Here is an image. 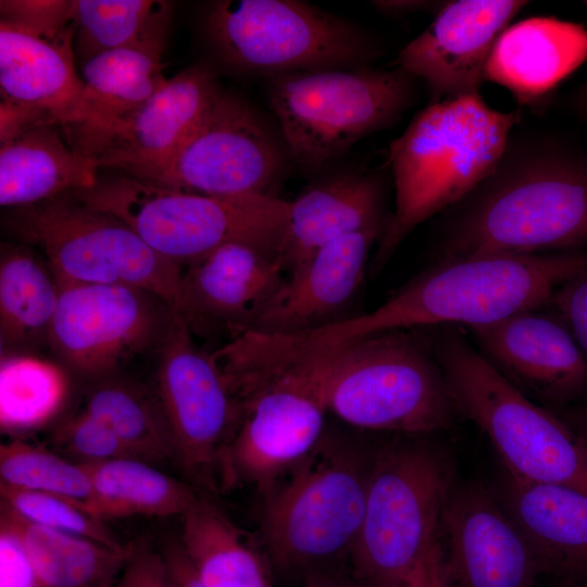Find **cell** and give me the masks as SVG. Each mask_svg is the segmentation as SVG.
I'll list each match as a JSON object with an SVG mask.
<instances>
[{"instance_id": "cell-42", "label": "cell", "mask_w": 587, "mask_h": 587, "mask_svg": "<svg viewBox=\"0 0 587 587\" xmlns=\"http://www.w3.org/2000/svg\"><path fill=\"white\" fill-rule=\"evenodd\" d=\"M157 552L141 545L128 553L129 559L121 587H151V570Z\"/></svg>"}, {"instance_id": "cell-30", "label": "cell", "mask_w": 587, "mask_h": 587, "mask_svg": "<svg viewBox=\"0 0 587 587\" xmlns=\"http://www.w3.org/2000/svg\"><path fill=\"white\" fill-rule=\"evenodd\" d=\"M93 488L91 514L99 520L130 515H184L199 499L188 485L136 458L82 463Z\"/></svg>"}, {"instance_id": "cell-3", "label": "cell", "mask_w": 587, "mask_h": 587, "mask_svg": "<svg viewBox=\"0 0 587 587\" xmlns=\"http://www.w3.org/2000/svg\"><path fill=\"white\" fill-rule=\"evenodd\" d=\"M520 110L501 112L479 93L428 103L388 149L395 208L370 264L378 273L422 223L488 178L503 157Z\"/></svg>"}, {"instance_id": "cell-18", "label": "cell", "mask_w": 587, "mask_h": 587, "mask_svg": "<svg viewBox=\"0 0 587 587\" xmlns=\"http://www.w3.org/2000/svg\"><path fill=\"white\" fill-rule=\"evenodd\" d=\"M527 4L446 1L433 22L401 49L396 63L424 83L429 103L479 93L496 41Z\"/></svg>"}, {"instance_id": "cell-34", "label": "cell", "mask_w": 587, "mask_h": 587, "mask_svg": "<svg viewBox=\"0 0 587 587\" xmlns=\"http://www.w3.org/2000/svg\"><path fill=\"white\" fill-rule=\"evenodd\" d=\"M85 411L102 420L133 458L147 462L174 459L170 429L157 397L123 380L100 384Z\"/></svg>"}, {"instance_id": "cell-36", "label": "cell", "mask_w": 587, "mask_h": 587, "mask_svg": "<svg viewBox=\"0 0 587 587\" xmlns=\"http://www.w3.org/2000/svg\"><path fill=\"white\" fill-rule=\"evenodd\" d=\"M2 504L24 520L121 549L101 520L60 496L0 485Z\"/></svg>"}, {"instance_id": "cell-27", "label": "cell", "mask_w": 587, "mask_h": 587, "mask_svg": "<svg viewBox=\"0 0 587 587\" xmlns=\"http://www.w3.org/2000/svg\"><path fill=\"white\" fill-rule=\"evenodd\" d=\"M25 243H1L0 344L2 355L27 354L48 344L61 288L47 261Z\"/></svg>"}, {"instance_id": "cell-31", "label": "cell", "mask_w": 587, "mask_h": 587, "mask_svg": "<svg viewBox=\"0 0 587 587\" xmlns=\"http://www.w3.org/2000/svg\"><path fill=\"white\" fill-rule=\"evenodd\" d=\"M0 523L17 535L45 587H89L121 563L122 549L33 524L3 504Z\"/></svg>"}, {"instance_id": "cell-1", "label": "cell", "mask_w": 587, "mask_h": 587, "mask_svg": "<svg viewBox=\"0 0 587 587\" xmlns=\"http://www.w3.org/2000/svg\"><path fill=\"white\" fill-rule=\"evenodd\" d=\"M586 248L587 162L510 139L495 172L452 207L435 262Z\"/></svg>"}, {"instance_id": "cell-22", "label": "cell", "mask_w": 587, "mask_h": 587, "mask_svg": "<svg viewBox=\"0 0 587 587\" xmlns=\"http://www.w3.org/2000/svg\"><path fill=\"white\" fill-rule=\"evenodd\" d=\"M74 37V23L57 36H39L0 22L1 103L35 124H78L85 85L75 70Z\"/></svg>"}, {"instance_id": "cell-29", "label": "cell", "mask_w": 587, "mask_h": 587, "mask_svg": "<svg viewBox=\"0 0 587 587\" xmlns=\"http://www.w3.org/2000/svg\"><path fill=\"white\" fill-rule=\"evenodd\" d=\"M182 519L179 541L203 587H271L263 559L213 502L200 496Z\"/></svg>"}, {"instance_id": "cell-45", "label": "cell", "mask_w": 587, "mask_h": 587, "mask_svg": "<svg viewBox=\"0 0 587 587\" xmlns=\"http://www.w3.org/2000/svg\"><path fill=\"white\" fill-rule=\"evenodd\" d=\"M557 413L587 446V401L560 409Z\"/></svg>"}, {"instance_id": "cell-32", "label": "cell", "mask_w": 587, "mask_h": 587, "mask_svg": "<svg viewBox=\"0 0 587 587\" xmlns=\"http://www.w3.org/2000/svg\"><path fill=\"white\" fill-rule=\"evenodd\" d=\"M171 5L159 0H75L74 51L79 65L110 50L166 41Z\"/></svg>"}, {"instance_id": "cell-50", "label": "cell", "mask_w": 587, "mask_h": 587, "mask_svg": "<svg viewBox=\"0 0 587 587\" xmlns=\"http://www.w3.org/2000/svg\"><path fill=\"white\" fill-rule=\"evenodd\" d=\"M584 3H585V5L587 7V1H585Z\"/></svg>"}, {"instance_id": "cell-5", "label": "cell", "mask_w": 587, "mask_h": 587, "mask_svg": "<svg viewBox=\"0 0 587 587\" xmlns=\"http://www.w3.org/2000/svg\"><path fill=\"white\" fill-rule=\"evenodd\" d=\"M72 195L126 222L180 267L229 243L277 259L289 218V202L279 197L185 192L111 171Z\"/></svg>"}, {"instance_id": "cell-26", "label": "cell", "mask_w": 587, "mask_h": 587, "mask_svg": "<svg viewBox=\"0 0 587 587\" xmlns=\"http://www.w3.org/2000/svg\"><path fill=\"white\" fill-rule=\"evenodd\" d=\"M98 176L61 125H34L0 141V204L5 209L88 190Z\"/></svg>"}, {"instance_id": "cell-10", "label": "cell", "mask_w": 587, "mask_h": 587, "mask_svg": "<svg viewBox=\"0 0 587 587\" xmlns=\"http://www.w3.org/2000/svg\"><path fill=\"white\" fill-rule=\"evenodd\" d=\"M2 224L39 250L60 288L126 286L149 291L174 311L182 267L157 253L123 220L72 193L7 209Z\"/></svg>"}, {"instance_id": "cell-37", "label": "cell", "mask_w": 587, "mask_h": 587, "mask_svg": "<svg viewBox=\"0 0 587 587\" xmlns=\"http://www.w3.org/2000/svg\"><path fill=\"white\" fill-rule=\"evenodd\" d=\"M60 435L66 449L82 460L79 463L133 458L111 427L85 410L70 420Z\"/></svg>"}, {"instance_id": "cell-24", "label": "cell", "mask_w": 587, "mask_h": 587, "mask_svg": "<svg viewBox=\"0 0 587 587\" xmlns=\"http://www.w3.org/2000/svg\"><path fill=\"white\" fill-rule=\"evenodd\" d=\"M504 509L527 541L541 579L587 587V495L505 475Z\"/></svg>"}, {"instance_id": "cell-25", "label": "cell", "mask_w": 587, "mask_h": 587, "mask_svg": "<svg viewBox=\"0 0 587 587\" xmlns=\"http://www.w3.org/2000/svg\"><path fill=\"white\" fill-rule=\"evenodd\" d=\"M587 60V28L553 16L510 24L496 41L485 82L508 89L522 105L537 108Z\"/></svg>"}, {"instance_id": "cell-8", "label": "cell", "mask_w": 587, "mask_h": 587, "mask_svg": "<svg viewBox=\"0 0 587 587\" xmlns=\"http://www.w3.org/2000/svg\"><path fill=\"white\" fill-rule=\"evenodd\" d=\"M207 42L226 70L264 77L372 66L384 54L360 25L297 0H220L202 18Z\"/></svg>"}, {"instance_id": "cell-17", "label": "cell", "mask_w": 587, "mask_h": 587, "mask_svg": "<svg viewBox=\"0 0 587 587\" xmlns=\"http://www.w3.org/2000/svg\"><path fill=\"white\" fill-rule=\"evenodd\" d=\"M451 587H539L537 561L500 499L477 483L455 484L440 526Z\"/></svg>"}, {"instance_id": "cell-19", "label": "cell", "mask_w": 587, "mask_h": 587, "mask_svg": "<svg viewBox=\"0 0 587 587\" xmlns=\"http://www.w3.org/2000/svg\"><path fill=\"white\" fill-rule=\"evenodd\" d=\"M541 309L470 329L480 354L508 382L560 410L587 398V355L563 323Z\"/></svg>"}, {"instance_id": "cell-2", "label": "cell", "mask_w": 587, "mask_h": 587, "mask_svg": "<svg viewBox=\"0 0 587 587\" xmlns=\"http://www.w3.org/2000/svg\"><path fill=\"white\" fill-rule=\"evenodd\" d=\"M586 267L587 250L435 262L376 309L312 330L304 344L311 352L326 354L390 330L492 324L542 308L557 287Z\"/></svg>"}, {"instance_id": "cell-47", "label": "cell", "mask_w": 587, "mask_h": 587, "mask_svg": "<svg viewBox=\"0 0 587 587\" xmlns=\"http://www.w3.org/2000/svg\"><path fill=\"white\" fill-rule=\"evenodd\" d=\"M297 587H348L345 583L336 577L323 573L310 574Z\"/></svg>"}, {"instance_id": "cell-20", "label": "cell", "mask_w": 587, "mask_h": 587, "mask_svg": "<svg viewBox=\"0 0 587 587\" xmlns=\"http://www.w3.org/2000/svg\"><path fill=\"white\" fill-rule=\"evenodd\" d=\"M385 229L372 228L339 238L290 270L259 309L249 330L295 335L320 329L354 315L371 254Z\"/></svg>"}, {"instance_id": "cell-33", "label": "cell", "mask_w": 587, "mask_h": 587, "mask_svg": "<svg viewBox=\"0 0 587 587\" xmlns=\"http://www.w3.org/2000/svg\"><path fill=\"white\" fill-rule=\"evenodd\" d=\"M70 382L60 365L27 354L2 355L0 364V426L2 432L33 430L62 409Z\"/></svg>"}, {"instance_id": "cell-38", "label": "cell", "mask_w": 587, "mask_h": 587, "mask_svg": "<svg viewBox=\"0 0 587 587\" xmlns=\"http://www.w3.org/2000/svg\"><path fill=\"white\" fill-rule=\"evenodd\" d=\"M74 1L2 0L0 22L39 36H57L72 23Z\"/></svg>"}, {"instance_id": "cell-9", "label": "cell", "mask_w": 587, "mask_h": 587, "mask_svg": "<svg viewBox=\"0 0 587 587\" xmlns=\"http://www.w3.org/2000/svg\"><path fill=\"white\" fill-rule=\"evenodd\" d=\"M453 485L451 459L433 444L399 441L377 453L350 553L361 587H396L413 570L440 535Z\"/></svg>"}, {"instance_id": "cell-12", "label": "cell", "mask_w": 587, "mask_h": 587, "mask_svg": "<svg viewBox=\"0 0 587 587\" xmlns=\"http://www.w3.org/2000/svg\"><path fill=\"white\" fill-rule=\"evenodd\" d=\"M291 167L273 115L240 95L221 89L167 159L132 177L192 193L278 197Z\"/></svg>"}, {"instance_id": "cell-7", "label": "cell", "mask_w": 587, "mask_h": 587, "mask_svg": "<svg viewBox=\"0 0 587 587\" xmlns=\"http://www.w3.org/2000/svg\"><path fill=\"white\" fill-rule=\"evenodd\" d=\"M417 82L399 66H365L280 74L265 79V91L292 166L315 175L396 125L415 103Z\"/></svg>"}, {"instance_id": "cell-43", "label": "cell", "mask_w": 587, "mask_h": 587, "mask_svg": "<svg viewBox=\"0 0 587 587\" xmlns=\"http://www.w3.org/2000/svg\"><path fill=\"white\" fill-rule=\"evenodd\" d=\"M163 555L175 587H203L198 579L180 541L167 544Z\"/></svg>"}, {"instance_id": "cell-48", "label": "cell", "mask_w": 587, "mask_h": 587, "mask_svg": "<svg viewBox=\"0 0 587 587\" xmlns=\"http://www.w3.org/2000/svg\"><path fill=\"white\" fill-rule=\"evenodd\" d=\"M575 99L578 109L587 115V80L577 90Z\"/></svg>"}, {"instance_id": "cell-40", "label": "cell", "mask_w": 587, "mask_h": 587, "mask_svg": "<svg viewBox=\"0 0 587 587\" xmlns=\"http://www.w3.org/2000/svg\"><path fill=\"white\" fill-rule=\"evenodd\" d=\"M0 587H45L17 535L0 523Z\"/></svg>"}, {"instance_id": "cell-4", "label": "cell", "mask_w": 587, "mask_h": 587, "mask_svg": "<svg viewBox=\"0 0 587 587\" xmlns=\"http://www.w3.org/2000/svg\"><path fill=\"white\" fill-rule=\"evenodd\" d=\"M419 330L377 334L297 363L311 366L327 411L347 424L414 436L448 429L458 413Z\"/></svg>"}, {"instance_id": "cell-11", "label": "cell", "mask_w": 587, "mask_h": 587, "mask_svg": "<svg viewBox=\"0 0 587 587\" xmlns=\"http://www.w3.org/2000/svg\"><path fill=\"white\" fill-rule=\"evenodd\" d=\"M369 469L320 444L264 495L261 532L276 567L315 570L350 555L363 521Z\"/></svg>"}, {"instance_id": "cell-14", "label": "cell", "mask_w": 587, "mask_h": 587, "mask_svg": "<svg viewBox=\"0 0 587 587\" xmlns=\"http://www.w3.org/2000/svg\"><path fill=\"white\" fill-rule=\"evenodd\" d=\"M157 399L166 420L174 459L186 474L211 490L224 488L227 448L240 405L212 353L173 312L157 348Z\"/></svg>"}, {"instance_id": "cell-41", "label": "cell", "mask_w": 587, "mask_h": 587, "mask_svg": "<svg viewBox=\"0 0 587 587\" xmlns=\"http://www.w3.org/2000/svg\"><path fill=\"white\" fill-rule=\"evenodd\" d=\"M396 587H451L440 535Z\"/></svg>"}, {"instance_id": "cell-44", "label": "cell", "mask_w": 587, "mask_h": 587, "mask_svg": "<svg viewBox=\"0 0 587 587\" xmlns=\"http://www.w3.org/2000/svg\"><path fill=\"white\" fill-rule=\"evenodd\" d=\"M446 1H424V0H377L371 4L378 12L390 16H402L411 13L437 11L445 4Z\"/></svg>"}, {"instance_id": "cell-28", "label": "cell", "mask_w": 587, "mask_h": 587, "mask_svg": "<svg viewBox=\"0 0 587 587\" xmlns=\"http://www.w3.org/2000/svg\"><path fill=\"white\" fill-rule=\"evenodd\" d=\"M165 43L158 40L130 45L102 52L82 64L83 117L67 127L111 122L155 93L167 80L163 74Z\"/></svg>"}, {"instance_id": "cell-15", "label": "cell", "mask_w": 587, "mask_h": 587, "mask_svg": "<svg viewBox=\"0 0 587 587\" xmlns=\"http://www.w3.org/2000/svg\"><path fill=\"white\" fill-rule=\"evenodd\" d=\"M173 312L161 298L139 288L62 287L48 346L80 376L107 378L157 350Z\"/></svg>"}, {"instance_id": "cell-13", "label": "cell", "mask_w": 587, "mask_h": 587, "mask_svg": "<svg viewBox=\"0 0 587 587\" xmlns=\"http://www.w3.org/2000/svg\"><path fill=\"white\" fill-rule=\"evenodd\" d=\"M240 420L227 448L224 488L239 483L267 494L321 444L325 405L303 363L240 378L229 386Z\"/></svg>"}, {"instance_id": "cell-23", "label": "cell", "mask_w": 587, "mask_h": 587, "mask_svg": "<svg viewBox=\"0 0 587 587\" xmlns=\"http://www.w3.org/2000/svg\"><path fill=\"white\" fill-rule=\"evenodd\" d=\"M386 201V184L378 172L342 167L315 174L289 202L288 224L277 255L284 272L339 238L372 228L386 230L391 215Z\"/></svg>"}, {"instance_id": "cell-21", "label": "cell", "mask_w": 587, "mask_h": 587, "mask_svg": "<svg viewBox=\"0 0 587 587\" xmlns=\"http://www.w3.org/2000/svg\"><path fill=\"white\" fill-rule=\"evenodd\" d=\"M284 274L276 258L253 247L223 246L187 265L174 312L195 338L227 342L250 329Z\"/></svg>"}, {"instance_id": "cell-35", "label": "cell", "mask_w": 587, "mask_h": 587, "mask_svg": "<svg viewBox=\"0 0 587 587\" xmlns=\"http://www.w3.org/2000/svg\"><path fill=\"white\" fill-rule=\"evenodd\" d=\"M0 476L2 484L63 497L91 514L93 488L79 462L72 463L40 447L13 440L0 447Z\"/></svg>"}, {"instance_id": "cell-16", "label": "cell", "mask_w": 587, "mask_h": 587, "mask_svg": "<svg viewBox=\"0 0 587 587\" xmlns=\"http://www.w3.org/2000/svg\"><path fill=\"white\" fill-rule=\"evenodd\" d=\"M212 66L195 64L143 103L111 122L63 128L68 142L100 170L135 176L167 159L221 90Z\"/></svg>"}, {"instance_id": "cell-39", "label": "cell", "mask_w": 587, "mask_h": 587, "mask_svg": "<svg viewBox=\"0 0 587 587\" xmlns=\"http://www.w3.org/2000/svg\"><path fill=\"white\" fill-rule=\"evenodd\" d=\"M587 355V267L563 282L546 304Z\"/></svg>"}, {"instance_id": "cell-6", "label": "cell", "mask_w": 587, "mask_h": 587, "mask_svg": "<svg viewBox=\"0 0 587 587\" xmlns=\"http://www.w3.org/2000/svg\"><path fill=\"white\" fill-rule=\"evenodd\" d=\"M432 345L458 415L483 432L508 475L587 495V446L557 412L521 392L459 333Z\"/></svg>"}, {"instance_id": "cell-46", "label": "cell", "mask_w": 587, "mask_h": 587, "mask_svg": "<svg viewBox=\"0 0 587 587\" xmlns=\"http://www.w3.org/2000/svg\"><path fill=\"white\" fill-rule=\"evenodd\" d=\"M151 587H175L163 554L155 553L151 570Z\"/></svg>"}, {"instance_id": "cell-49", "label": "cell", "mask_w": 587, "mask_h": 587, "mask_svg": "<svg viewBox=\"0 0 587 587\" xmlns=\"http://www.w3.org/2000/svg\"><path fill=\"white\" fill-rule=\"evenodd\" d=\"M539 587H565V586L560 585V584H555V583H550V584H548V585H546V584H540Z\"/></svg>"}]
</instances>
